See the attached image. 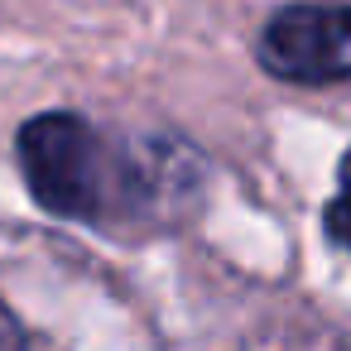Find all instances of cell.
<instances>
[{
    "label": "cell",
    "mask_w": 351,
    "mask_h": 351,
    "mask_svg": "<svg viewBox=\"0 0 351 351\" xmlns=\"http://www.w3.org/2000/svg\"><path fill=\"white\" fill-rule=\"evenodd\" d=\"M20 169L34 202L68 221H159L197 188V154L173 135H101L73 111H44L20 130Z\"/></svg>",
    "instance_id": "obj_1"
},
{
    "label": "cell",
    "mask_w": 351,
    "mask_h": 351,
    "mask_svg": "<svg viewBox=\"0 0 351 351\" xmlns=\"http://www.w3.org/2000/svg\"><path fill=\"white\" fill-rule=\"evenodd\" d=\"M260 68L279 82L327 87L351 77V5H284L260 29Z\"/></svg>",
    "instance_id": "obj_2"
},
{
    "label": "cell",
    "mask_w": 351,
    "mask_h": 351,
    "mask_svg": "<svg viewBox=\"0 0 351 351\" xmlns=\"http://www.w3.org/2000/svg\"><path fill=\"white\" fill-rule=\"evenodd\" d=\"M0 351H29L25 346V327H20V317L0 303Z\"/></svg>",
    "instance_id": "obj_4"
},
{
    "label": "cell",
    "mask_w": 351,
    "mask_h": 351,
    "mask_svg": "<svg viewBox=\"0 0 351 351\" xmlns=\"http://www.w3.org/2000/svg\"><path fill=\"white\" fill-rule=\"evenodd\" d=\"M322 226H327V236H332L341 250H351V149L341 154L337 193H332V202H327V212H322Z\"/></svg>",
    "instance_id": "obj_3"
}]
</instances>
